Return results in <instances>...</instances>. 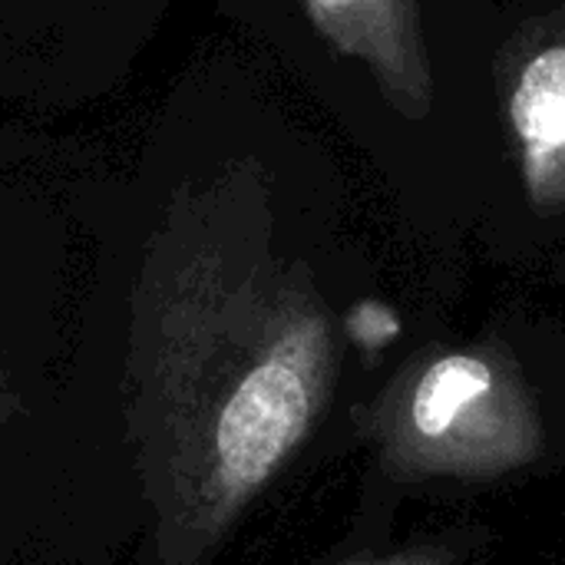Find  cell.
I'll return each instance as SVG.
<instances>
[{"mask_svg":"<svg viewBox=\"0 0 565 565\" xmlns=\"http://www.w3.org/2000/svg\"><path fill=\"white\" fill-rule=\"evenodd\" d=\"M397 315L301 275L182 248L116 305L119 404L146 533L136 565H215L248 513L334 437L407 348Z\"/></svg>","mask_w":565,"mask_h":565,"instance_id":"cell-1","label":"cell"},{"mask_svg":"<svg viewBox=\"0 0 565 565\" xmlns=\"http://www.w3.org/2000/svg\"><path fill=\"white\" fill-rule=\"evenodd\" d=\"M364 454L351 546L391 543L414 493L493 490L565 470V338L414 341L351 414Z\"/></svg>","mask_w":565,"mask_h":565,"instance_id":"cell-2","label":"cell"},{"mask_svg":"<svg viewBox=\"0 0 565 565\" xmlns=\"http://www.w3.org/2000/svg\"><path fill=\"white\" fill-rule=\"evenodd\" d=\"M142 533L116 334L0 311V565H106Z\"/></svg>","mask_w":565,"mask_h":565,"instance_id":"cell-3","label":"cell"},{"mask_svg":"<svg viewBox=\"0 0 565 565\" xmlns=\"http://www.w3.org/2000/svg\"><path fill=\"white\" fill-rule=\"evenodd\" d=\"M490 546V533L477 523L447 526L404 543L348 546L344 556L328 565H473Z\"/></svg>","mask_w":565,"mask_h":565,"instance_id":"cell-4","label":"cell"},{"mask_svg":"<svg viewBox=\"0 0 565 565\" xmlns=\"http://www.w3.org/2000/svg\"><path fill=\"white\" fill-rule=\"evenodd\" d=\"M513 119L536 146L565 142V50H550L530 63L513 96Z\"/></svg>","mask_w":565,"mask_h":565,"instance_id":"cell-5","label":"cell"}]
</instances>
